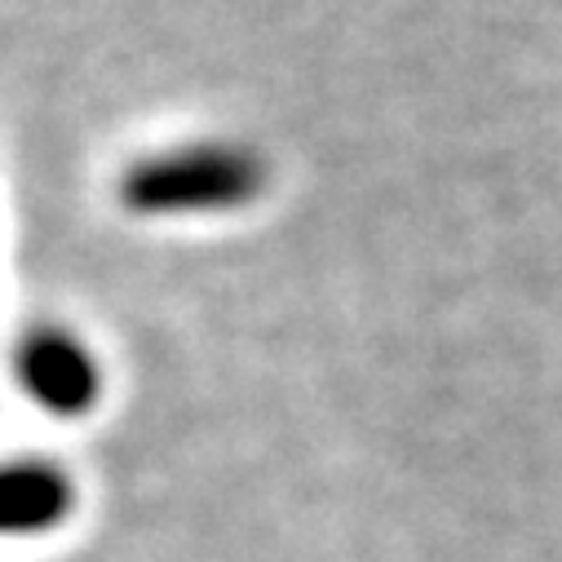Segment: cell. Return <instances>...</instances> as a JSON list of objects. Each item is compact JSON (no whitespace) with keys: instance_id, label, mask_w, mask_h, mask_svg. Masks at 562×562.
<instances>
[{"instance_id":"1","label":"cell","mask_w":562,"mask_h":562,"mask_svg":"<svg viewBox=\"0 0 562 562\" xmlns=\"http://www.w3.org/2000/svg\"><path fill=\"white\" fill-rule=\"evenodd\" d=\"M257 169L239 156H182L128 178V200L137 209H200V204H231L248 195Z\"/></svg>"},{"instance_id":"2","label":"cell","mask_w":562,"mask_h":562,"mask_svg":"<svg viewBox=\"0 0 562 562\" xmlns=\"http://www.w3.org/2000/svg\"><path fill=\"white\" fill-rule=\"evenodd\" d=\"M23 372L32 381V390L54 403V407H80L89 403V390H93V372L85 363V355L63 341V337H36L27 359H23Z\"/></svg>"}]
</instances>
